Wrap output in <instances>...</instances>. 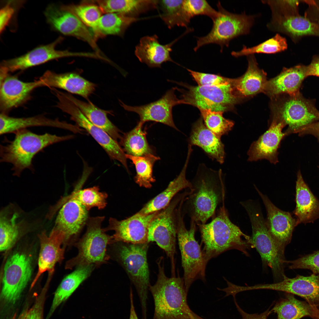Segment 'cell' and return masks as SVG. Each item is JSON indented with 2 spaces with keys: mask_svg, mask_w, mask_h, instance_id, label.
Returning <instances> with one entry per match:
<instances>
[{
  "mask_svg": "<svg viewBox=\"0 0 319 319\" xmlns=\"http://www.w3.org/2000/svg\"><path fill=\"white\" fill-rule=\"evenodd\" d=\"M46 21L53 30L66 35L75 37L87 42L98 54L102 55L92 32L76 16L54 4L44 12Z\"/></svg>",
  "mask_w": 319,
  "mask_h": 319,
  "instance_id": "15",
  "label": "cell"
},
{
  "mask_svg": "<svg viewBox=\"0 0 319 319\" xmlns=\"http://www.w3.org/2000/svg\"><path fill=\"white\" fill-rule=\"evenodd\" d=\"M219 15L213 21L211 30L207 35L196 37V51L201 47L214 43L219 45L222 52L224 46L228 47L232 39L239 35L248 33L253 24V16L231 13L225 9L220 2L217 4Z\"/></svg>",
  "mask_w": 319,
  "mask_h": 319,
  "instance_id": "11",
  "label": "cell"
},
{
  "mask_svg": "<svg viewBox=\"0 0 319 319\" xmlns=\"http://www.w3.org/2000/svg\"><path fill=\"white\" fill-rule=\"evenodd\" d=\"M298 134L300 136L306 135H312L319 141V121L305 127L301 130Z\"/></svg>",
  "mask_w": 319,
  "mask_h": 319,
  "instance_id": "53",
  "label": "cell"
},
{
  "mask_svg": "<svg viewBox=\"0 0 319 319\" xmlns=\"http://www.w3.org/2000/svg\"><path fill=\"white\" fill-rule=\"evenodd\" d=\"M176 88L167 90L157 100L150 103L139 106H131L120 101L121 105L126 110L135 113L139 116L141 122L153 121L162 123L178 130L173 121L172 111L175 106L184 104L182 99L177 97L175 91Z\"/></svg>",
  "mask_w": 319,
  "mask_h": 319,
  "instance_id": "17",
  "label": "cell"
},
{
  "mask_svg": "<svg viewBox=\"0 0 319 319\" xmlns=\"http://www.w3.org/2000/svg\"><path fill=\"white\" fill-rule=\"evenodd\" d=\"M261 289L282 291L299 296L311 305L319 307V275H297L290 278L285 276L282 281L272 284H261Z\"/></svg>",
  "mask_w": 319,
  "mask_h": 319,
  "instance_id": "21",
  "label": "cell"
},
{
  "mask_svg": "<svg viewBox=\"0 0 319 319\" xmlns=\"http://www.w3.org/2000/svg\"><path fill=\"white\" fill-rule=\"evenodd\" d=\"M255 187L266 209L267 219L266 222L268 230L275 240L285 250L290 242L293 230L297 225L296 219L289 212L278 208L266 195Z\"/></svg>",
  "mask_w": 319,
  "mask_h": 319,
  "instance_id": "23",
  "label": "cell"
},
{
  "mask_svg": "<svg viewBox=\"0 0 319 319\" xmlns=\"http://www.w3.org/2000/svg\"><path fill=\"white\" fill-rule=\"evenodd\" d=\"M181 202L176 210L177 237L180 250L183 278L186 289L188 292L195 280L205 279L207 263L205 260L201 246L195 238L196 222L191 220L189 230L186 229L184 221V214Z\"/></svg>",
  "mask_w": 319,
  "mask_h": 319,
  "instance_id": "7",
  "label": "cell"
},
{
  "mask_svg": "<svg viewBox=\"0 0 319 319\" xmlns=\"http://www.w3.org/2000/svg\"><path fill=\"white\" fill-rule=\"evenodd\" d=\"M12 1H9L1 9L0 31L1 33L9 24L14 15L15 9L12 5Z\"/></svg>",
  "mask_w": 319,
  "mask_h": 319,
  "instance_id": "50",
  "label": "cell"
},
{
  "mask_svg": "<svg viewBox=\"0 0 319 319\" xmlns=\"http://www.w3.org/2000/svg\"><path fill=\"white\" fill-rule=\"evenodd\" d=\"M307 77V66L284 68L277 76L267 81L263 92L271 99L282 95H295L300 92L302 83Z\"/></svg>",
  "mask_w": 319,
  "mask_h": 319,
  "instance_id": "24",
  "label": "cell"
},
{
  "mask_svg": "<svg viewBox=\"0 0 319 319\" xmlns=\"http://www.w3.org/2000/svg\"><path fill=\"white\" fill-rule=\"evenodd\" d=\"M62 9L72 13L84 24L90 28L94 35L102 12L98 5L92 1H85L79 4L61 5Z\"/></svg>",
  "mask_w": 319,
  "mask_h": 319,
  "instance_id": "43",
  "label": "cell"
},
{
  "mask_svg": "<svg viewBox=\"0 0 319 319\" xmlns=\"http://www.w3.org/2000/svg\"><path fill=\"white\" fill-rule=\"evenodd\" d=\"M313 319H319V311L317 316Z\"/></svg>",
  "mask_w": 319,
  "mask_h": 319,
  "instance_id": "57",
  "label": "cell"
},
{
  "mask_svg": "<svg viewBox=\"0 0 319 319\" xmlns=\"http://www.w3.org/2000/svg\"><path fill=\"white\" fill-rule=\"evenodd\" d=\"M187 189L178 193L170 204L160 211L151 221L148 229V242H155L170 260L172 276L175 275L177 227L176 210L181 201L189 194Z\"/></svg>",
  "mask_w": 319,
  "mask_h": 319,
  "instance_id": "10",
  "label": "cell"
},
{
  "mask_svg": "<svg viewBox=\"0 0 319 319\" xmlns=\"http://www.w3.org/2000/svg\"><path fill=\"white\" fill-rule=\"evenodd\" d=\"M290 269H305L311 270L313 274L319 273V250L303 256L297 259L287 261Z\"/></svg>",
  "mask_w": 319,
  "mask_h": 319,
  "instance_id": "48",
  "label": "cell"
},
{
  "mask_svg": "<svg viewBox=\"0 0 319 319\" xmlns=\"http://www.w3.org/2000/svg\"><path fill=\"white\" fill-rule=\"evenodd\" d=\"M193 315L194 319H204L201 317L199 316L194 313L193 312Z\"/></svg>",
  "mask_w": 319,
  "mask_h": 319,
  "instance_id": "56",
  "label": "cell"
},
{
  "mask_svg": "<svg viewBox=\"0 0 319 319\" xmlns=\"http://www.w3.org/2000/svg\"><path fill=\"white\" fill-rule=\"evenodd\" d=\"M174 43L162 45L156 35L145 36L141 38L136 47L135 54L141 62L149 67L160 68L164 62H174L170 54Z\"/></svg>",
  "mask_w": 319,
  "mask_h": 319,
  "instance_id": "30",
  "label": "cell"
},
{
  "mask_svg": "<svg viewBox=\"0 0 319 319\" xmlns=\"http://www.w3.org/2000/svg\"><path fill=\"white\" fill-rule=\"evenodd\" d=\"M137 19V18L119 13L105 14L98 21L95 37L97 40V38L107 35L122 36L127 29Z\"/></svg>",
  "mask_w": 319,
  "mask_h": 319,
  "instance_id": "39",
  "label": "cell"
},
{
  "mask_svg": "<svg viewBox=\"0 0 319 319\" xmlns=\"http://www.w3.org/2000/svg\"><path fill=\"white\" fill-rule=\"evenodd\" d=\"M268 129L251 144L248 151V160L266 159L274 164L278 162V149L280 142L286 136L282 132L286 126L279 119L273 117Z\"/></svg>",
  "mask_w": 319,
  "mask_h": 319,
  "instance_id": "20",
  "label": "cell"
},
{
  "mask_svg": "<svg viewBox=\"0 0 319 319\" xmlns=\"http://www.w3.org/2000/svg\"><path fill=\"white\" fill-rule=\"evenodd\" d=\"M65 94L92 123L106 132L115 140L120 139L121 137L120 130L107 116L110 111L99 108L89 100L84 102L70 93Z\"/></svg>",
  "mask_w": 319,
  "mask_h": 319,
  "instance_id": "35",
  "label": "cell"
},
{
  "mask_svg": "<svg viewBox=\"0 0 319 319\" xmlns=\"http://www.w3.org/2000/svg\"><path fill=\"white\" fill-rule=\"evenodd\" d=\"M282 98L272 99L273 116L283 121L288 127L284 132L287 136L298 134L306 126L319 121V111L312 101L299 92Z\"/></svg>",
  "mask_w": 319,
  "mask_h": 319,
  "instance_id": "9",
  "label": "cell"
},
{
  "mask_svg": "<svg viewBox=\"0 0 319 319\" xmlns=\"http://www.w3.org/2000/svg\"><path fill=\"white\" fill-rule=\"evenodd\" d=\"M199 110L206 126L219 138L227 134L233 128L234 125V122L224 118V112L210 110Z\"/></svg>",
  "mask_w": 319,
  "mask_h": 319,
  "instance_id": "45",
  "label": "cell"
},
{
  "mask_svg": "<svg viewBox=\"0 0 319 319\" xmlns=\"http://www.w3.org/2000/svg\"><path fill=\"white\" fill-rule=\"evenodd\" d=\"M61 205L54 227L65 234L66 244H74L86 224L89 218L88 211L79 201L73 198H63Z\"/></svg>",
  "mask_w": 319,
  "mask_h": 319,
  "instance_id": "19",
  "label": "cell"
},
{
  "mask_svg": "<svg viewBox=\"0 0 319 319\" xmlns=\"http://www.w3.org/2000/svg\"><path fill=\"white\" fill-rule=\"evenodd\" d=\"M236 308L242 316V319H267L269 315L272 313L269 308L266 311L260 314H249L244 311L238 305L235 298H234Z\"/></svg>",
  "mask_w": 319,
  "mask_h": 319,
  "instance_id": "52",
  "label": "cell"
},
{
  "mask_svg": "<svg viewBox=\"0 0 319 319\" xmlns=\"http://www.w3.org/2000/svg\"><path fill=\"white\" fill-rule=\"evenodd\" d=\"M184 0H159L158 6L161 12V17L170 29L175 26L187 27L190 19L183 7Z\"/></svg>",
  "mask_w": 319,
  "mask_h": 319,
  "instance_id": "41",
  "label": "cell"
},
{
  "mask_svg": "<svg viewBox=\"0 0 319 319\" xmlns=\"http://www.w3.org/2000/svg\"><path fill=\"white\" fill-rule=\"evenodd\" d=\"M17 215L9 219L5 215H1L0 221V250L3 251L10 248L16 241L19 234Z\"/></svg>",
  "mask_w": 319,
  "mask_h": 319,
  "instance_id": "46",
  "label": "cell"
},
{
  "mask_svg": "<svg viewBox=\"0 0 319 319\" xmlns=\"http://www.w3.org/2000/svg\"><path fill=\"white\" fill-rule=\"evenodd\" d=\"M215 215L209 223L196 224L204 244L202 251L206 262L231 249L237 250L248 256V250L254 248L251 237L231 222L224 201Z\"/></svg>",
  "mask_w": 319,
  "mask_h": 319,
  "instance_id": "2",
  "label": "cell"
},
{
  "mask_svg": "<svg viewBox=\"0 0 319 319\" xmlns=\"http://www.w3.org/2000/svg\"><path fill=\"white\" fill-rule=\"evenodd\" d=\"M40 250L39 254L38 273L32 284L33 287L44 272L52 273L57 262L64 259L65 247L61 245L66 244L65 234L55 227L47 235L45 232L39 236Z\"/></svg>",
  "mask_w": 319,
  "mask_h": 319,
  "instance_id": "22",
  "label": "cell"
},
{
  "mask_svg": "<svg viewBox=\"0 0 319 319\" xmlns=\"http://www.w3.org/2000/svg\"><path fill=\"white\" fill-rule=\"evenodd\" d=\"M318 167L319 169V164L318 165Z\"/></svg>",
  "mask_w": 319,
  "mask_h": 319,
  "instance_id": "59",
  "label": "cell"
},
{
  "mask_svg": "<svg viewBox=\"0 0 319 319\" xmlns=\"http://www.w3.org/2000/svg\"><path fill=\"white\" fill-rule=\"evenodd\" d=\"M186 89H177L182 93L184 104L201 109L223 112L232 110L241 100L237 95L231 83L212 86H193L179 83Z\"/></svg>",
  "mask_w": 319,
  "mask_h": 319,
  "instance_id": "12",
  "label": "cell"
},
{
  "mask_svg": "<svg viewBox=\"0 0 319 319\" xmlns=\"http://www.w3.org/2000/svg\"><path fill=\"white\" fill-rule=\"evenodd\" d=\"M191 183V192L184 199L183 211L196 224H205L214 216L218 206L224 201V175L221 169L215 170L201 164Z\"/></svg>",
  "mask_w": 319,
  "mask_h": 319,
  "instance_id": "1",
  "label": "cell"
},
{
  "mask_svg": "<svg viewBox=\"0 0 319 319\" xmlns=\"http://www.w3.org/2000/svg\"><path fill=\"white\" fill-rule=\"evenodd\" d=\"M14 134L15 136L13 140L5 139L6 144L0 145V161L11 164L13 175L18 177L25 169L34 171L32 161L39 152L51 145L74 137L72 135L60 136L48 133L38 134L27 128Z\"/></svg>",
  "mask_w": 319,
  "mask_h": 319,
  "instance_id": "4",
  "label": "cell"
},
{
  "mask_svg": "<svg viewBox=\"0 0 319 319\" xmlns=\"http://www.w3.org/2000/svg\"><path fill=\"white\" fill-rule=\"evenodd\" d=\"M242 205L250 219L252 230L251 240L254 248L261 256L263 265L270 268L275 282L282 280L286 276L285 250L270 233L258 206L251 201L243 202Z\"/></svg>",
  "mask_w": 319,
  "mask_h": 319,
  "instance_id": "6",
  "label": "cell"
},
{
  "mask_svg": "<svg viewBox=\"0 0 319 319\" xmlns=\"http://www.w3.org/2000/svg\"><path fill=\"white\" fill-rule=\"evenodd\" d=\"M271 310L277 314V319H300L305 317L313 319L319 309L306 301L297 299L293 294L285 293L284 297L281 298Z\"/></svg>",
  "mask_w": 319,
  "mask_h": 319,
  "instance_id": "34",
  "label": "cell"
},
{
  "mask_svg": "<svg viewBox=\"0 0 319 319\" xmlns=\"http://www.w3.org/2000/svg\"><path fill=\"white\" fill-rule=\"evenodd\" d=\"M63 40L60 37L48 44L38 46L22 55L3 61L0 67L8 72L25 69L59 58L71 56L84 57V52L56 50L57 45Z\"/></svg>",
  "mask_w": 319,
  "mask_h": 319,
  "instance_id": "18",
  "label": "cell"
},
{
  "mask_svg": "<svg viewBox=\"0 0 319 319\" xmlns=\"http://www.w3.org/2000/svg\"><path fill=\"white\" fill-rule=\"evenodd\" d=\"M39 79L41 86L62 89L81 96L88 100L96 86L94 83L74 72L58 74L47 71Z\"/></svg>",
  "mask_w": 319,
  "mask_h": 319,
  "instance_id": "25",
  "label": "cell"
},
{
  "mask_svg": "<svg viewBox=\"0 0 319 319\" xmlns=\"http://www.w3.org/2000/svg\"><path fill=\"white\" fill-rule=\"evenodd\" d=\"M57 107L69 114L77 125L87 131L103 148L112 160L119 161L128 171L126 154L117 141L106 132L92 123L67 97L59 100Z\"/></svg>",
  "mask_w": 319,
  "mask_h": 319,
  "instance_id": "14",
  "label": "cell"
},
{
  "mask_svg": "<svg viewBox=\"0 0 319 319\" xmlns=\"http://www.w3.org/2000/svg\"><path fill=\"white\" fill-rule=\"evenodd\" d=\"M130 307L129 319H139L134 304L133 295L131 288L130 289Z\"/></svg>",
  "mask_w": 319,
  "mask_h": 319,
  "instance_id": "55",
  "label": "cell"
},
{
  "mask_svg": "<svg viewBox=\"0 0 319 319\" xmlns=\"http://www.w3.org/2000/svg\"><path fill=\"white\" fill-rule=\"evenodd\" d=\"M158 2L157 0H103L101 6L105 13H119L136 18L141 14L156 9Z\"/></svg>",
  "mask_w": 319,
  "mask_h": 319,
  "instance_id": "38",
  "label": "cell"
},
{
  "mask_svg": "<svg viewBox=\"0 0 319 319\" xmlns=\"http://www.w3.org/2000/svg\"><path fill=\"white\" fill-rule=\"evenodd\" d=\"M127 158L131 160L135 167L136 175L134 180L139 186L150 188L155 180L153 176V168L155 162L160 157L153 154L142 156H134L126 154Z\"/></svg>",
  "mask_w": 319,
  "mask_h": 319,
  "instance_id": "42",
  "label": "cell"
},
{
  "mask_svg": "<svg viewBox=\"0 0 319 319\" xmlns=\"http://www.w3.org/2000/svg\"><path fill=\"white\" fill-rule=\"evenodd\" d=\"M149 243L116 242L110 245L109 248H108L110 258L122 267L136 289L141 305L142 319H147V300L150 285L147 259Z\"/></svg>",
  "mask_w": 319,
  "mask_h": 319,
  "instance_id": "5",
  "label": "cell"
},
{
  "mask_svg": "<svg viewBox=\"0 0 319 319\" xmlns=\"http://www.w3.org/2000/svg\"><path fill=\"white\" fill-rule=\"evenodd\" d=\"M183 7L185 12L191 20L196 16H207L213 21L219 15V12L204 0H184Z\"/></svg>",
  "mask_w": 319,
  "mask_h": 319,
  "instance_id": "47",
  "label": "cell"
},
{
  "mask_svg": "<svg viewBox=\"0 0 319 319\" xmlns=\"http://www.w3.org/2000/svg\"><path fill=\"white\" fill-rule=\"evenodd\" d=\"M189 144L201 148L212 160L220 164L224 161V146L220 138L209 130L205 125L201 117L192 125L188 139Z\"/></svg>",
  "mask_w": 319,
  "mask_h": 319,
  "instance_id": "27",
  "label": "cell"
},
{
  "mask_svg": "<svg viewBox=\"0 0 319 319\" xmlns=\"http://www.w3.org/2000/svg\"><path fill=\"white\" fill-rule=\"evenodd\" d=\"M40 87L39 79L25 82L16 77L8 75L0 82L1 108L6 110L17 106L26 100L33 89Z\"/></svg>",
  "mask_w": 319,
  "mask_h": 319,
  "instance_id": "29",
  "label": "cell"
},
{
  "mask_svg": "<svg viewBox=\"0 0 319 319\" xmlns=\"http://www.w3.org/2000/svg\"><path fill=\"white\" fill-rule=\"evenodd\" d=\"M287 47L286 39L277 34L272 38L255 46L247 48L243 46L241 50L232 51L231 55L238 57L256 53H274L284 51Z\"/></svg>",
  "mask_w": 319,
  "mask_h": 319,
  "instance_id": "44",
  "label": "cell"
},
{
  "mask_svg": "<svg viewBox=\"0 0 319 319\" xmlns=\"http://www.w3.org/2000/svg\"><path fill=\"white\" fill-rule=\"evenodd\" d=\"M144 124L139 121L134 128L121 137L120 144L126 154L138 157L153 154L147 139L146 132L143 130Z\"/></svg>",
  "mask_w": 319,
  "mask_h": 319,
  "instance_id": "40",
  "label": "cell"
},
{
  "mask_svg": "<svg viewBox=\"0 0 319 319\" xmlns=\"http://www.w3.org/2000/svg\"><path fill=\"white\" fill-rule=\"evenodd\" d=\"M248 56V67L245 73L239 78L232 79L235 92L241 99L263 92L267 81L266 73L259 68L253 55Z\"/></svg>",
  "mask_w": 319,
  "mask_h": 319,
  "instance_id": "32",
  "label": "cell"
},
{
  "mask_svg": "<svg viewBox=\"0 0 319 319\" xmlns=\"http://www.w3.org/2000/svg\"><path fill=\"white\" fill-rule=\"evenodd\" d=\"M104 218V217L88 218L85 234L74 244L78 249V254L67 262L66 268L91 265L97 267L109 259L108 246L113 240L112 236L107 235L102 228Z\"/></svg>",
  "mask_w": 319,
  "mask_h": 319,
  "instance_id": "8",
  "label": "cell"
},
{
  "mask_svg": "<svg viewBox=\"0 0 319 319\" xmlns=\"http://www.w3.org/2000/svg\"><path fill=\"white\" fill-rule=\"evenodd\" d=\"M307 76L319 77V55L315 57L311 63L307 66Z\"/></svg>",
  "mask_w": 319,
  "mask_h": 319,
  "instance_id": "54",
  "label": "cell"
},
{
  "mask_svg": "<svg viewBox=\"0 0 319 319\" xmlns=\"http://www.w3.org/2000/svg\"><path fill=\"white\" fill-rule=\"evenodd\" d=\"M159 211L147 215L138 212L121 221L111 217L109 220L108 225L103 229L105 232L109 230L115 232L112 235L113 242H121L134 244L147 243L149 242V224Z\"/></svg>",
  "mask_w": 319,
  "mask_h": 319,
  "instance_id": "16",
  "label": "cell"
},
{
  "mask_svg": "<svg viewBox=\"0 0 319 319\" xmlns=\"http://www.w3.org/2000/svg\"><path fill=\"white\" fill-rule=\"evenodd\" d=\"M16 315H14L12 319H16Z\"/></svg>",
  "mask_w": 319,
  "mask_h": 319,
  "instance_id": "58",
  "label": "cell"
},
{
  "mask_svg": "<svg viewBox=\"0 0 319 319\" xmlns=\"http://www.w3.org/2000/svg\"><path fill=\"white\" fill-rule=\"evenodd\" d=\"M0 134L15 133L19 130L34 126H47L66 129L74 132L75 126L58 119L48 118L43 115L28 117H10L4 113L0 115Z\"/></svg>",
  "mask_w": 319,
  "mask_h": 319,
  "instance_id": "33",
  "label": "cell"
},
{
  "mask_svg": "<svg viewBox=\"0 0 319 319\" xmlns=\"http://www.w3.org/2000/svg\"><path fill=\"white\" fill-rule=\"evenodd\" d=\"M192 151V148L188 147L184 165L177 177L170 183L164 190L145 204L138 212L147 215L160 211L170 204L179 191L191 188V182L186 178V172Z\"/></svg>",
  "mask_w": 319,
  "mask_h": 319,
  "instance_id": "31",
  "label": "cell"
},
{
  "mask_svg": "<svg viewBox=\"0 0 319 319\" xmlns=\"http://www.w3.org/2000/svg\"><path fill=\"white\" fill-rule=\"evenodd\" d=\"M268 26L272 30L285 34L293 39L307 35L319 36V26L297 14L272 13L271 20Z\"/></svg>",
  "mask_w": 319,
  "mask_h": 319,
  "instance_id": "26",
  "label": "cell"
},
{
  "mask_svg": "<svg viewBox=\"0 0 319 319\" xmlns=\"http://www.w3.org/2000/svg\"><path fill=\"white\" fill-rule=\"evenodd\" d=\"M43 298L40 297L32 306L24 314L22 319H43Z\"/></svg>",
  "mask_w": 319,
  "mask_h": 319,
  "instance_id": "51",
  "label": "cell"
},
{
  "mask_svg": "<svg viewBox=\"0 0 319 319\" xmlns=\"http://www.w3.org/2000/svg\"><path fill=\"white\" fill-rule=\"evenodd\" d=\"M296 206L293 212L297 225L312 223L319 219V200L305 182L300 170L297 174L296 184Z\"/></svg>",
  "mask_w": 319,
  "mask_h": 319,
  "instance_id": "28",
  "label": "cell"
},
{
  "mask_svg": "<svg viewBox=\"0 0 319 319\" xmlns=\"http://www.w3.org/2000/svg\"><path fill=\"white\" fill-rule=\"evenodd\" d=\"M91 172L89 168H84L81 178L74 191L71 194L64 197L66 199L73 198L77 200L88 211L94 207L99 209L105 208L107 204L106 199L108 196L106 192H100L97 186L81 189Z\"/></svg>",
  "mask_w": 319,
  "mask_h": 319,
  "instance_id": "37",
  "label": "cell"
},
{
  "mask_svg": "<svg viewBox=\"0 0 319 319\" xmlns=\"http://www.w3.org/2000/svg\"><path fill=\"white\" fill-rule=\"evenodd\" d=\"M156 262L157 280L149 288L154 304L153 319H194L193 312L188 304V292L183 278L166 276L163 257L158 258Z\"/></svg>",
  "mask_w": 319,
  "mask_h": 319,
  "instance_id": "3",
  "label": "cell"
},
{
  "mask_svg": "<svg viewBox=\"0 0 319 319\" xmlns=\"http://www.w3.org/2000/svg\"><path fill=\"white\" fill-rule=\"evenodd\" d=\"M32 272L29 256L19 252L11 255L4 267L1 292L3 298L10 303L16 302L30 279Z\"/></svg>",
  "mask_w": 319,
  "mask_h": 319,
  "instance_id": "13",
  "label": "cell"
},
{
  "mask_svg": "<svg viewBox=\"0 0 319 319\" xmlns=\"http://www.w3.org/2000/svg\"><path fill=\"white\" fill-rule=\"evenodd\" d=\"M95 267L92 265L77 267L64 278L55 293L49 316L89 276Z\"/></svg>",
  "mask_w": 319,
  "mask_h": 319,
  "instance_id": "36",
  "label": "cell"
},
{
  "mask_svg": "<svg viewBox=\"0 0 319 319\" xmlns=\"http://www.w3.org/2000/svg\"><path fill=\"white\" fill-rule=\"evenodd\" d=\"M187 70L198 86L224 85L230 84L232 82V79L219 75L200 72L189 69Z\"/></svg>",
  "mask_w": 319,
  "mask_h": 319,
  "instance_id": "49",
  "label": "cell"
}]
</instances>
